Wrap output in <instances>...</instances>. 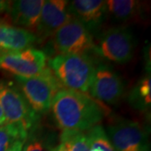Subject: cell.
<instances>
[{
	"label": "cell",
	"instance_id": "1",
	"mask_svg": "<svg viewBox=\"0 0 151 151\" xmlns=\"http://www.w3.org/2000/svg\"><path fill=\"white\" fill-rule=\"evenodd\" d=\"M50 109L62 132H86L104 117L103 108L94 98L65 88L55 94Z\"/></svg>",
	"mask_w": 151,
	"mask_h": 151
},
{
	"label": "cell",
	"instance_id": "2",
	"mask_svg": "<svg viewBox=\"0 0 151 151\" xmlns=\"http://www.w3.org/2000/svg\"><path fill=\"white\" fill-rule=\"evenodd\" d=\"M96 65L87 54L55 55L47 62L63 88L82 93L89 90Z\"/></svg>",
	"mask_w": 151,
	"mask_h": 151
},
{
	"label": "cell",
	"instance_id": "3",
	"mask_svg": "<svg viewBox=\"0 0 151 151\" xmlns=\"http://www.w3.org/2000/svg\"><path fill=\"white\" fill-rule=\"evenodd\" d=\"M15 81L30 108L40 116L50 110L55 94L63 88L48 66L39 75L15 77Z\"/></svg>",
	"mask_w": 151,
	"mask_h": 151
},
{
	"label": "cell",
	"instance_id": "4",
	"mask_svg": "<svg viewBox=\"0 0 151 151\" xmlns=\"http://www.w3.org/2000/svg\"><path fill=\"white\" fill-rule=\"evenodd\" d=\"M0 105L6 124L16 126L29 133L40 124V116L34 112L17 85L0 80Z\"/></svg>",
	"mask_w": 151,
	"mask_h": 151
},
{
	"label": "cell",
	"instance_id": "5",
	"mask_svg": "<svg viewBox=\"0 0 151 151\" xmlns=\"http://www.w3.org/2000/svg\"><path fill=\"white\" fill-rule=\"evenodd\" d=\"M135 47L136 40L131 29L116 26L97 35L92 52L107 60L124 64L133 58Z\"/></svg>",
	"mask_w": 151,
	"mask_h": 151
},
{
	"label": "cell",
	"instance_id": "6",
	"mask_svg": "<svg viewBox=\"0 0 151 151\" xmlns=\"http://www.w3.org/2000/svg\"><path fill=\"white\" fill-rule=\"evenodd\" d=\"M106 133L116 151H150L148 131L136 121L113 119Z\"/></svg>",
	"mask_w": 151,
	"mask_h": 151
},
{
	"label": "cell",
	"instance_id": "7",
	"mask_svg": "<svg viewBox=\"0 0 151 151\" xmlns=\"http://www.w3.org/2000/svg\"><path fill=\"white\" fill-rule=\"evenodd\" d=\"M93 46L91 33L74 17L52 36V48L56 55H89Z\"/></svg>",
	"mask_w": 151,
	"mask_h": 151
},
{
	"label": "cell",
	"instance_id": "8",
	"mask_svg": "<svg viewBox=\"0 0 151 151\" xmlns=\"http://www.w3.org/2000/svg\"><path fill=\"white\" fill-rule=\"evenodd\" d=\"M46 65V54L34 47L18 51H4L0 55V69L14 77L28 78L37 76L43 72Z\"/></svg>",
	"mask_w": 151,
	"mask_h": 151
},
{
	"label": "cell",
	"instance_id": "9",
	"mask_svg": "<svg viewBox=\"0 0 151 151\" xmlns=\"http://www.w3.org/2000/svg\"><path fill=\"white\" fill-rule=\"evenodd\" d=\"M89 93L94 99L108 105H115L125 92L123 79L112 65L99 63L95 66Z\"/></svg>",
	"mask_w": 151,
	"mask_h": 151
},
{
	"label": "cell",
	"instance_id": "10",
	"mask_svg": "<svg viewBox=\"0 0 151 151\" xmlns=\"http://www.w3.org/2000/svg\"><path fill=\"white\" fill-rule=\"evenodd\" d=\"M69 2L65 0L44 1L38 24L36 35L38 43L52 37L60 28L72 18L68 10Z\"/></svg>",
	"mask_w": 151,
	"mask_h": 151
},
{
	"label": "cell",
	"instance_id": "11",
	"mask_svg": "<svg viewBox=\"0 0 151 151\" xmlns=\"http://www.w3.org/2000/svg\"><path fill=\"white\" fill-rule=\"evenodd\" d=\"M68 10L92 35L99 31L108 15L106 1L101 0H74L69 3Z\"/></svg>",
	"mask_w": 151,
	"mask_h": 151
},
{
	"label": "cell",
	"instance_id": "12",
	"mask_svg": "<svg viewBox=\"0 0 151 151\" xmlns=\"http://www.w3.org/2000/svg\"><path fill=\"white\" fill-rule=\"evenodd\" d=\"M44 0L11 1L8 17L14 26L35 34L37 29Z\"/></svg>",
	"mask_w": 151,
	"mask_h": 151
},
{
	"label": "cell",
	"instance_id": "13",
	"mask_svg": "<svg viewBox=\"0 0 151 151\" xmlns=\"http://www.w3.org/2000/svg\"><path fill=\"white\" fill-rule=\"evenodd\" d=\"M38 43L36 35L21 28L0 22V47L5 51H18Z\"/></svg>",
	"mask_w": 151,
	"mask_h": 151
},
{
	"label": "cell",
	"instance_id": "14",
	"mask_svg": "<svg viewBox=\"0 0 151 151\" xmlns=\"http://www.w3.org/2000/svg\"><path fill=\"white\" fill-rule=\"evenodd\" d=\"M107 14L115 20L129 22L142 15V7L139 1L134 0H108L106 1Z\"/></svg>",
	"mask_w": 151,
	"mask_h": 151
},
{
	"label": "cell",
	"instance_id": "15",
	"mask_svg": "<svg viewBox=\"0 0 151 151\" xmlns=\"http://www.w3.org/2000/svg\"><path fill=\"white\" fill-rule=\"evenodd\" d=\"M55 141V133L38 124L29 131L22 151H51Z\"/></svg>",
	"mask_w": 151,
	"mask_h": 151
},
{
	"label": "cell",
	"instance_id": "16",
	"mask_svg": "<svg viewBox=\"0 0 151 151\" xmlns=\"http://www.w3.org/2000/svg\"><path fill=\"white\" fill-rule=\"evenodd\" d=\"M128 102L133 108L139 111H147L151 104L150 75L142 77L130 90Z\"/></svg>",
	"mask_w": 151,
	"mask_h": 151
},
{
	"label": "cell",
	"instance_id": "17",
	"mask_svg": "<svg viewBox=\"0 0 151 151\" xmlns=\"http://www.w3.org/2000/svg\"><path fill=\"white\" fill-rule=\"evenodd\" d=\"M90 151H116L103 126L97 124L86 132Z\"/></svg>",
	"mask_w": 151,
	"mask_h": 151
},
{
	"label": "cell",
	"instance_id": "18",
	"mask_svg": "<svg viewBox=\"0 0 151 151\" xmlns=\"http://www.w3.org/2000/svg\"><path fill=\"white\" fill-rule=\"evenodd\" d=\"M28 134L16 126L5 124L0 126V151H8L19 140H24Z\"/></svg>",
	"mask_w": 151,
	"mask_h": 151
},
{
	"label": "cell",
	"instance_id": "19",
	"mask_svg": "<svg viewBox=\"0 0 151 151\" xmlns=\"http://www.w3.org/2000/svg\"><path fill=\"white\" fill-rule=\"evenodd\" d=\"M60 139V143L65 145L68 151H90L86 132H62Z\"/></svg>",
	"mask_w": 151,
	"mask_h": 151
},
{
	"label": "cell",
	"instance_id": "20",
	"mask_svg": "<svg viewBox=\"0 0 151 151\" xmlns=\"http://www.w3.org/2000/svg\"><path fill=\"white\" fill-rule=\"evenodd\" d=\"M11 1H4L0 0V16L6 14L8 15L9 8H10Z\"/></svg>",
	"mask_w": 151,
	"mask_h": 151
},
{
	"label": "cell",
	"instance_id": "21",
	"mask_svg": "<svg viewBox=\"0 0 151 151\" xmlns=\"http://www.w3.org/2000/svg\"><path fill=\"white\" fill-rule=\"evenodd\" d=\"M24 140H19L15 142L8 151H22V148H23V145H24Z\"/></svg>",
	"mask_w": 151,
	"mask_h": 151
},
{
	"label": "cell",
	"instance_id": "22",
	"mask_svg": "<svg viewBox=\"0 0 151 151\" xmlns=\"http://www.w3.org/2000/svg\"><path fill=\"white\" fill-rule=\"evenodd\" d=\"M51 151H68V150H67V148L65 147L64 144L60 143L58 145L55 146Z\"/></svg>",
	"mask_w": 151,
	"mask_h": 151
},
{
	"label": "cell",
	"instance_id": "23",
	"mask_svg": "<svg viewBox=\"0 0 151 151\" xmlns=\"http://www.w3.org/2000/svg\"><path fill=\"white\" fill-rule=\"evenodd\" d=\"M6 124L5 117H4V114L3 112V109L1 108V105H0V125H4Z\"/></svg>",
	"mask_w": 151,
	"mask_h": 151
},
{
	"label": "cell",
	"instance_id": "24",
	"mask_svg": "<svg viewBox=\"0 0 151 151\" xmlns=\"http://www.w3.org/2000/svg\"><path fill=\"white\" fill-rule=\"evenodd\" d=\"M4 51H5L4 50H3V49H2V48H1V47H0V55L2 54V53H4Z\"/></svg>",
	"mask_w": 151,
	"mask_h": 151
},
{
	"label": "cell",
	"instance_id": "25",
	"mask_svg": "<svg viewBox=\"0 0 151 151\" xmlns=\"http://www.w3.org/2000/svg\"><path fill=\"white\" fill-rule=\"evenodd\" d=\"M0 126H1V125H0Z\"/></svg>",
	"mask_w": 151,
	"mask_h": 151
}]
</instances>
